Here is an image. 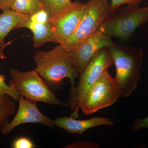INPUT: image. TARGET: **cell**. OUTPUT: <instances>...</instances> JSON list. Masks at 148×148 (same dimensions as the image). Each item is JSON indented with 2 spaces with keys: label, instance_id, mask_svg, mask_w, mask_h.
Returning <instances> with one entry per match:
<instances>
[{
  "label": "cell",
  "instance_id": "obj_1",
  "mask_svg": "<svg viewBox=\"0 0 148 148\" xmlns=\"http://www.w3.org/2000/svg\"><path fill=\"white\" fill-rule=\"evenodd\" d=\"M33 58L36 70L48 86H59L64 79L70 80L71 98L69 104L72 110H75L77 105L75 80L80 76L72 66L70 52L59 44L49 51H36Z\"/></svg>",
  "mask_w": 148,
  "mask_h": 148
},
{
  "label": "cell",
  "instance_id": "obj_2",
  "mask_svg": "<svg viewBox=\"0 0 148 148\" xmlns=\"http://www.w3.org/2000/svg\"><path fill=\"white\" fill-rule=\"evenodd\" d=\"M116 67L115 83L121 97H127L136 89L141 78L143 52L140 49L114 43L108 47Z\"/></svg>",
  "mask_w": 148,
  "mask_h": 148
},
{
  "label": "cell",
  "instance_id": "obj_3",
  "mask_svg": "<svg viewBox=\"0 0 148 148\" xmlns=\"http://www.w3.org/2000/svg\"><path fill=\"white\" fill-rule=\"evenodd\" d=\"M148 21L147 7H119L110 12L98 30L112 38L126 40Z\"/></svg>",
  "mask_w": 148,
  "mask_h": 148
},
{
  "label": "cell",
  "instance_id": "obj_4",
  "mask_svg": "<svg viewBox=\"0 0 148 148\" xmlns=\"http://www.w3.org/2000/svg\"><path fill=\"white\" fill-rule=\"evenodd\" d=\"M10 73L11 79L9 84L27 100L36 103L42 102L64 107L69 106L58 99L36 69L22 72L13 69Z\"/></svg>",
  "mask_w": 148,
  "mask_h": 148
},
{
  "label": "cell",
  "instance_id": "obj_5",
  "mask_svg": "<svg viewBox=\"0 0 148 148\" xmlns=\"http://www.w3.org/2000/svg\"><path fill=\"white\" fill-rule=\"evenodd\" d=\"M110 0H88L87 8L78 27L71 37L61 45L70 52L98 31L110 13Z\"/></svg>",
  "mask_w": 148,
  "mask_h": 148
},
{
  "label": "cell",
  "instance_id": "obj_6",
  "mask_svg": "<svg viewBox=\"0 0 148 148\" xmlns=\"http://www.w3.org/2000/svg\"><path fill=\"white\" fill-rule=\"evenodd\" d=\"M113 64V59L108 47L101 49L92 56L80 75L79 82L76 89L77 107L71 115V117L73 119L77 118L79 110L88 91L103 73L108 71Z\"/></svg>",
  "mask_w": 148,
  "mask_h": 148
},
{
  "label": "cell",
  "instance_id": "obj_7",
  "mask_svg": "<svg viewBox=\"0 0 148 148\" xmlns=\"http://www.w3.org/2000/svg\"><path fill=\"white\" fill-rule=\"evenodd\" d=\"M121 97L113 78L107 71L90 88L80 107L86 115H90L110 107Z\"/></svg>",
  "mask_w": 148,
  "mask_h": 148
},
{
  "label": "cell",
  "instance_id": "obj_8",
  "mask_svg": "<svg viewBox=\"0 0 148 148\" xmlns=\"http://www.w3.org/2000/svg\"><path fill=\"white\" fill-rule=\"evenodd\" d=\"M86 8V3L75 1L63 13L51 18V24L57 43L63 44L73 34L85 13Z\"/></svg>",
  "mask_w": 148,
  "mask_h": 148
},
{
  "label": "cell",
  "instance_id": "obj_9",
  "mask_svg": "<svg viewBox=\"0 0 148 148\" xmlns=\"http://www.w3.org/2000/svg\"><path fill=\"white\" fill-rule=\"evenodd\" d=\"M113 44L111 37L98 30L70 51L72 66L80 75L97 51L103 47H109Z\"/></svg>",
  "mask_w": 148,
  "mask_h": 148
},
{
  "label": "cell",
  "instance_id": "obj_10",
  "mask_svg": "<svg viewBox=\"0 0 148 148\" xmlns=\"http://www.w3.org/2000/svg\"><path fill=\"white\" fill-rule=\"evenodd\" d=\"M18 101L19 106L16 115L3 128L1 131L3 135H8L14 128L25 123H40L50 129L54 128V121L42 113L37 108L36 103L24 99L21 95Z\"/></svg>",
  "mask_w": 148,
  "mask_h": 148
},
{
  "label": "cell",
  "instance_id": "obj_11",
  "mask_svg": "<svg viewBox=\"0 0 148 148\" xmlns=\"http://www.w3.org/2000/svg\"><path fill=\"white\" fill-rule=\"evenodd\" d=\"M55 125L72 134L82 135L89 128L102 125H112L114 122L110 118L94 117L87 120H77L70 117H58L54 121Z\"/></svg>",
  "mask_w": 148,
  "mask_h": 148
},
{
  "label": "cell",
  "instance_id": "obj_12",
  "mask_svg": "<svg viewBox=\"0 0 148 148\" xmlns=\"http://www.w3.org/2000/svg\"><path fill=\"white\" fill-rule=\"evenodd\" d=\"M28 17L18 29L26 28L32 32L34 47L38 48L48 42L57 43L50 21L45 23L33 22L28 19Z\"/></svg>",
  "mask_w": 148,
  "mask_h": 148
},
{
  "label": "cell",
  "instance_id": "obj_13",
  "mask_svg": "<svg viewBox=\"0 0 148 148\" xmlns=\"http://www.w3.org/2000/svg\"><path fill=\"white\" fill-rule=\"evenodd\" d=\"M29 16L11 10L3 11L0 14V51L10 43L5 44L6 37L12 30L18 29L19 25L24 22Z\"/></svg>",
  "mask_w": 148,
  "mask_h": 148
},
{
  "label": "cell",
  "instance_id": "obj_14",
  "mask_svg": "<svg viewBox=\"0 0 148 148\" xmlns=\"http://www.w3.org/2000/svg\"><path fill=\"white\" fill-rule=\"evenodd\" d=\"M42 9V0H15L10 9L29 16Z\"/></svg>",
  "mask_w": 148,
  "mask_h": 148
},
{
  "label": "cell",
  "instance_id": "obj_15",
  "mask_svg": "<svg viewBox=\"0 0 148 148\" xmlns=\"http://www.w3.org/2000/svg\"><path fill=\"white\" fill-rule=\"evenodd\" d=\"M11 98L7 94L0 95V132L9 122V118L16 110L15 104Z\"/></svg>",
  "mask_w": 148,
  "mask_h": 148
},
{
  "label": "cell",
  "instance_id": "obj_16",
  "mask_svg": "<svg viewBox=\"0 0 148 148\" xmlns=\"http://www.w3.org/2000/svg\"><path fill=\"white\" fill-rule=\"evenodd\" d=\"M42 2L43 8L49 14L51 18L63 13L73 2L71 0H42Z\"/></svg>",
  "mask_w": 148,
  "mask_h": 148
},
{
  "label": "cell",
  "instance_id": "obj_17",
  "mask_svg": "<svg viewBox=\"0 0 148 148\" xmlns=\"http://www.w3.org/2000/svg\"><path fill=\"white\" fill-rule=\"evenodd\" d=\"M6 57L3 53V51H0V58L5 59ZM5 79V76L0 73V95L7 94L14 101H18L20 94L13 86L9 84H7Z\"/></svg>",
  "mask_w": 148,
  "mask_h": 148
},
{
  "label": "cell",
  "instance_id": "obj_18",
  "mask_svg": "<svg viewBox=\"0 0 148 148\" xmlns=\"http://www.w3.org/2000/svg\"><path fill=\"white\" fill-rule=\"evenodd\" d=\"M142 0H111L110 12L120 7L123 5L129 6L139 7Z\"/></svg>",
  "mask_w": 148,
  "mask_h": 148
},
{
  "label": "cell",
  "instance_id": "obj_19",
  "mask_svg": "<svg viewBox=\"0 0 148 148\" xmlns=\"http://www.w3.org/2000/svg\"><path fill=\"white\" fill-rule=\"evenodd\" d=\"M50 18L49 14L44 9L28 17V19L32 22L41 23L49 22Z\"/></svg>",
  "mask_w": 148,
  "mask_h": 148
},
{
  "label": "cell",
  "instance_id": "obj_20",
  "mask_svg": "<svg viewBox=\"0 0 148 148\" xmlns=\"http://www.w3.org/2000/svg\"><path fill=\"white\" fill-rule=\"evenodd\" d=\"M36 147L32 140L26 137L17 138L12 144V147L13 148H34Z\"/></svg>",
  "mask_w": 148,
  "mask_h": 148
},
{
  "label": "cell",
  "instance_id": "obj_21",
  "mask_svg": "<svg viewBox=\"0 0 148 148\" xmlns=\"http://www.w3.org/2000/svg\"><path fill=\"white\" fill-rule=\"evenodd\" d=\"M66 148H98L100 146L96 143L90 142L77 141L68 146H65Z\"/></svg>",
  "mask_w": 148,
  "mask_h": 148
},
{
  "label": "cell",
  "instance_id": "obj_22",
  "mask_svg": "<svg viewBox=\"0 0 148 148\" xmlns=\"http://www.w3.org/2000/svg\"><path fill=\"white\" fill-rule=\"evenodd\" d=\"M148 128V116L135 120L132 123L131 130L133 132H136L142 128Z\"/></svg>",
  "mask_w": 148,
  "mask_h": 148
},
{
  "label": "cell",
  "instance_id": "obj_23",
  "mask_svg": "<svg viewBox=\"0 0 148 148\" xmlns=\"http://www.w3.org/2000/svg\"><path fill=\"white\" fill-rule=\"evenodd\" d=\"M15 0H0V10L4 11L10 9Z\"/></svg>",
  "mask_w": 148,
  "mask_h": 148
},
{
  "label": "cell",
  "instance_id": "obj_24",
  "mask_svg": "<svg viewBox=\"0 0 148 148\" xmlns=\"http://www.w3.org/2000/svg\"><path fill=\"white\" fill-rule=\"evenodd\" d=\"M147 8L148 9V5L147 6Z\"/></svg>",
  "mask_w": 148,
  "mask_h": 148
}]
</instances>
